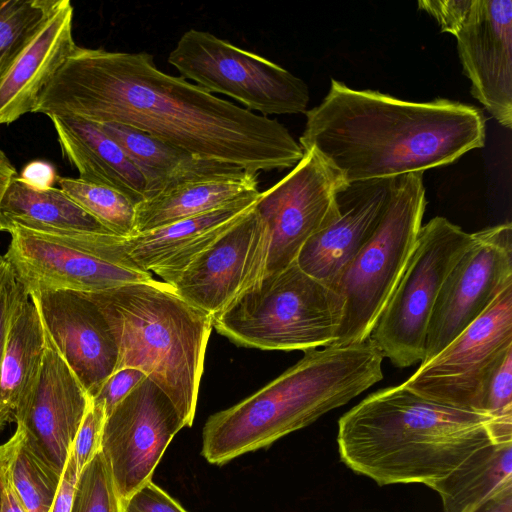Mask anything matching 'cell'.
Segmentation results:
<instances>
[{
	"instance_id": "obj_1",
	"label": "cell",
	"mask_w": 512,
	"mask_h": 512,
	"mask_svg": "<svg viewBox=\"0 0 512 512\" xmlns=\"http://www.w3.org/2000/svg\"><path fill=\"white\" fill-rule=\"evenodd\" d=\"M33 113L126 125L255 174L293 168L304 154L279 121L164 73L147 52L77 46Z\"/></svg>"
},
{
	"instance_id": "obj_2",
	"label": "cell",
	"mask_w": 512,
	"mask_h": 512,
	"mask_svg": "<svg viewBox=\"0 0 512 512\" xmlns=\"http://www.w3.org/2000/svg\"><path fill=\"white\" fill-rule=\"evenodd\" d=\"M305 114L298 143L345 183L423 173L485 142V117L473 105L443 98L405 101L335 79L323 101Z\"/></svg>"
},
{
	"instance_id": "obj_3",
	"label": "cell",
	"mask_w": 512,
	"mask_h": 512,
	"mask_svg": "<svg viewBox=\"0 0 512 512\" xmlns=\"http://www.w3.org/2000/svg\"><path fill=\"white\" fill-rule=\"evenodd\" d=\"M490 419L427 400L400 384L370 394L339 419V454L350 469L381 486L429 487L491 443Z\"/></svg>"
},
{
	"instance_id": "obj_4",
	"label": "cell",
	"mask_w": 512,
	"mask_h": 512,
	"mask_svg": "<svg viewBox=\"0 0 512 512\" xmlns=\"http://www.w3.org/2000/svg\"><path fill=\"white\" fill-rule=\"evenodd\" d=\"M383 358L369 339L305 351L270 383L207 419L202 455L222 465L312 424L382 380Z\"/></svg>"
},
{
	"instance_id": "obj_5",
	"label": "cell",
	"mask_w": 512,
	"mask_h": 512,
	"mask_svg": "<svg viewBox=\"0 0 512 512\" xmlns=\"http://www.w3.org/2000/svg\"><path fill=\"white\" fill-rule=\"evenodd\" d=\"M87 295L115 335L116 371L144 372L172 401L184 426H192L212 316L156 280Z\"/></svg>"
},
{
	"instance_id": "obj_6",
	"label": "cell",
	"mask_w": 512,
	"mask_h": 512,
	"mask_svg": "<svg viewBox=\"0 0 512 512\" xmlns=\"http://www.w3.org/2000/svg\"><path fill=\"white\" fill-rule=\"evenodd\" d=\"M343 307L335 290L294 262L243 290L212 325L238 346L305 352L334 344Z\"/></svg>"
},
{
	"instance_id": "obj_7",
	"label": "cell",
	"mask_w": 512,
	"mask_h": 512,
	"mask_svg": "<svg viewBox=\"0 0 512 512\" xmlns=\"http://www.w3.org/2000/svg\"><path fill=\"white\" fill-rule=\"evenodd\" d=\"M426 208L423 173L395 177L376 230L336 280L343 316L331 346L368 340L414 249Z\"/></svg>"
},
{
	"instance_id": "obj_8",
	"label": "cell",
	"mask_w": 512,
	"mask_h": 512,
	"mask_svg": "<svg viewBox=\"0 0 512 512\" xmlns=\"http://www.w3.org/2000/svg\"><path fill=\"white\" fill-rule=\"evenodd\" d=\"M4 258L30 295L42 291L99 293L155 279L128 255L115 234L48 233L9 225Z\"/></svg>"
},
{
	"instance_id": "obj_9",
	"label": "cell",
	"mask_w": 512,
	"mask_h": 512,
	"mask_svg": "<svg viewBox=\"0 0 512 512\" xmlns=\"http://www.w3.org/2000/svg\"><path fill=\"white\" fill-rule=\"evenodd\" d=\"M474 239L444 217L422 225L407 265L369 340L398 368L421 363L428 323L440 288Z\"/></svg>"
},
{
	"instance_id": "obj_10",
	"label": "cell",
	"mask_w": 512,
	"mask_h": 512,
	"mask_svg": "<svg viewBox=\"0 0 512 512\" xmlns=\"http://www.w3.org/2000/svg\"><path fill=\"white\" fill-rule=\"evenodd\" d=\"M168 62L186 80L212 94L231 97L262 116L307 111L309 90L302 79L207 31L183 33Z\"/></svg>"
},
{
	"instance_id": "obj_11",
	"label": "cell",
	"mask_w": 512,
	"mask_h": 512,
	"mask_svg": "<svg viewBox=\"0 0 512 512\" xmlns=\"http://www.w3.org/2000/svg\"><path fill=\"white\" fill-rule=\"evenodd\" d=\"M512 351V285L403 385L427 400L483 412L488 381ZM484 413V412H483Z\"/></svg>"
},
{
	"instance_id": "obj_12",
	"label": "cell",
	"mask_w": 512,
	"mask_h": 512,
	"mask_svg": "<svg viewBox=\"0 0 512 512\" xmlns=\"http://www.w3.org/2000/svg\"><path fill=\"white\" fill-rule=\"evenodd\" d=\"M303 152L286 176L260 192L254 205L263 231L261 279L296 262L305 243L333 217L336 192L346 184L314 150Z\"/></svg>"
},
{
	"instance_id": "obj_13",
	"label": "cell",
	"mask_w": 512,
	"mask_h": 512,
	"mask_svg": "<svg viewBox=\"0 0 512 512\" xmlns=\"http://www.w3.org/2000/svg\"><path fill=\"white\" fill-rule=\"evenodd\" d=\"M512 285V225L510 222L474 232V239L446 276L427 327L425 364Z\"/></svg>"
},
{
	"instance_id": "obj_14",
	"label": "cell",
	"mask_w": 512,
	"mask_h": 512,
	"mask_svg": "<svg viewBox=\"0 0 512 512\" xmlns=\"http://www.w3.org/2000/svg\"><path fill=\"white\" fill-rule=\"evenodd\" d=\"M183 427L172 401L148 376L106 416L100 451L122 500L151 481Z\"/></svg>"
},
{
	"instance_id": "obj_15",
	"label": "cell",
	"mask_w": 512,
	"mask_h": 512,
	"mask_svg": "<svg viewBox=\"0 0 512 512\" xmlns=\"http://www.w3.org/2000/svg\"><path fill=\"white\" fill-rule=\"evenodd\" d=\"M42 320V319H41ZM43 323V321H42ZM42 365L16 424L36 456L62 475L91 398L53 343L44 323Z\"/></svg>"
},
{
	"instance_id": "obj_16",
	"label": "cell",
	"mask_w": 512,
	"mask_h": 512,
	"mask_svg": "<svg viewBox=\"0 0 512 512\" xmlns=\"http://www.w3.org/2000/svg\"><path fill=\"white\" fill-rule=\"evenodd\" d=\"M262 266L263 231L253 206L169 285L182 299L213 317L261 279Z\"/></svg>"
},
{
	"instance_id": "obj_17",
	"label": "cell",
	"mask_w": 512,
	"mask_h": 512,
	"mask_svg": "<svg viewBox=\"0 0 512 512\" xmlns=\"http://www.w3.org/2000/svg\"><path fill=\"white\" fill-rule=\"evenodd\" d=\"M471 94L505 128L512 127V1L472 0L453 33Z\"/></svg>"
},
{
	"instance_id": "obj_18",
	"label": "cell",
	"mask_w": 512,
	"mask_h": 512,
	"mask_svg": "<svg viewBox=\"0 0 512 512\" xmlns=\"http://www.w3.org/2000/svg\"><path fill=\"white\" fill-rule=\"evenodd\" d=\"M57 349L92 399L116 371L119 351L99 305L85 293L30 294Z\"/></svg>"
},
{
	"instance_id": "obj_19",
	"label": "cell",
	"mask_w": 512,
	"mask_h": 512,
	"mask_svg": "<svg viewBox=\"0 0 512 512\" xmlns=\"http://www.w3.org/2000/svg\"><path fill=\"white\" fill-rule=\"evenodd\" d=\"M394 178L346 183L335 196L333 217L302 247L296 263L330 288L372 236L389 200Z\"/></svg>"
},
{
	"instance_id": "obj_20",
	"label": "cell",
	"mask_w": 512,
	"mask_h": 512,
	"mask_svg": "<svg viewBox=\"0 0 512 512\" xmlns=\"http://www.w3.org/2000/svg\"><path fill=\"white\" fill-rule=\"evenodd\" d=\"M74 9L59 0L30 42L0 77V124L33 112L46 85L77 47Z\"/></svg>"
},
{
	"instance_id": "obj_21",
	"label": "cell",
	"mask_w": 512,
	"mask_h": 512,
	"mask_svg": "<svg viewBox=\"0 0 512 512\" xmlns=\"http://www.w3.org/2000/svg\"><path fill=\"white\" fill-rule=\"evenodd\" d=\"M260 191L209 212L125 239L130 258L171 284L179 273L257 202Z\"/></svg>"
},
{
	"instance_id": "obj_22",
	"label": "cell",
	"mask_w": 512,
	"mask_h": 512,
	"mask_svg": "<svg viewBox=\"0 0 512 512\" xmlns=\"http://www.w3.org/2000/svg\"><path fill=\"white\" fill-rule=\"evenodd\" d=\"M63 157L79 178L115 189L135 204L145 200L144 179L122 148L98 124L74 117H49Z\"/></svg>"
},
{
	"instance_id": "obj_23",
	"label": "cell",
	"mask_w": 512,
	"mask_h": 512,
	"mask_svg": "<svg viewBox=\"0 0 512 512\" xmlns=\"http://www.w3.org/2000/svg\"><path fill=\"white\" fill-rule=\"evenodd\" d=\"M44 346V327L38 308L18 283L0 375V431L16 421L21 403L36 383Z\"/></svg>"
},
{
	"instance_id": "obj_24",
	"label": "cell",
	"mask_w": 512,
	"mask_h": 512,
	"mask_svg": "<svg viewBox=\"0 0 512 512\" xmlns=\"http://www.w3.org/2000/svg\"><path fill=\"white\" fill-rule=\"evenodd\" d=\"M258 175L243 170L195 178L167 188L136 204L135 234L209 212L258 192Z\"/></svg>"
},
{
	"instance_id": "obj_25",
	"label": "cell",
	"mask_w": 512,
	"mask_h": 512,
	"mask_svg": "<svg viewBox=\"0 0 512 512\" xmlns=\"http://www.w3.org/2000/svg\"><path fill=\"white\" fill-rule=\"evenodd\" d=\"M96 124L122 148L141 173L145 182V200L187 180L243 171L196 157L133 127L117 123Z\"/></svg>"
},
{
	"instance_id": "obj_26",
	"label": "cell",
	"mask_w": 512,
	"mask_h": 512,
	"mask_svg": "<svg viewBox=\"0 0 512 512\" xmlns=\"http://www.w3.org/2000/svg\"><path fill=\"white\" fill-rule=\"evenodd\" d=\"M3 229L15 224L48 233L114 234L62 189H38L15 177L0 205ZM116 235V234H115Z\"/></svg>"
},
{
	"instance_id": "obj_27",
	"label": "cell",
	"mask_w": 512,
	"mask_h": 512,
	"mask_svg": "<svg viewBox=\"0 0 512 512\" xmlns=\"http://www.w3.org/2000/svg\"><path fill=\"white\" fill-rule=\"evenodd\" d=\"M512 479V442L487 444L429 487L444 512H471L503 483Z\"/></svg>"
},
{
	"instance_id": "obj_28",
	"label": "cell",
	"mask_w": 512,
	"mask_h": 512,
	"mask_svg": "<svg viewBox=\"0 0 512 512\" xmlns=\"http://www.w3.org/2000/svg\"><path fill=\"white\" fill-rule=\"evenodd\" d=\"M62 189L81 208L116 235L135 234L136 204L121 192L73 177H58Z\"/></svg>"
},
{
	"instance_id": "obj_29",
	"label": "cell",
	"mask_w": 512,
	"mask_h": 512,
	"mask_svg": "<svg viewBox=\"0 0 512 512\" xmlns=\"http://www.w3.org/2000/svg\"><path fill=\"white\" fill-rule=\"evenodd\" d=\"M59 0H0V77L30 42Z\"/></svg>"
},
{
	"instance_id": "obj_30",
	"label": "cell",
	"mask_w": 512,
	"mask_h": 512,
	"mask_svg": "<svg viewBox=\"0 0 512 512\" xmlns=\"http://www.w3.org/2000/svg\"><path fill=\"white\" fill-rule=\"evenodd\" d=\"M61 475L41 461L25 441L13 461L10 481L26 512H50Z\"/></svg>"
},
{
	"instance_id": "obj_31",
	"label": "cell",
	"mask_w": 512,
	"mask_h": 512,
	"mask_svg": "<svg viewBox=\"0 0 512 512\" xmlns=\"http://www.w3.org/2000/svg\"><path fill=\"white\" fill-rule=\"evenodd\" d=\"M71 512H123V500L101 451L79 474Z\"/></svg>"
},
{
	"instance_id": "obj_32",
	"label": "cell",
	"mask_w": 512,
	"mask_h": 512,
	"mask_svg": "<svg viewBox=\"0 0 512 512\" xmlns=\"http://www.w3.org/2000/svg\"><path fill=\"white\" fill-rule=\"evenodd\" d=\"M105 419L104 407L91 400L71 449L79 474L101 449Z\"/></svg>"
},
{
	"instance_id": "obj_33",
	"label": "cell",
	"mask_w": 512,
	"mask_h": 512,
	"mask_svg": "<svg viewBox=\"0 0 512 512\" xmlns=\"http://www.w3.org/2000/svg\"><path fill=\"white\" fill-rule=\"evenodd\" d=\"M482 411L491 418L512 416V351L492 373L485 390Z\"/></svg>"
},
{
	"instance_id": "obj_34",
	"label": "cell",
	"mask_w": 512,
	"mask_h": 512,
	"mask_svg": "<svg viewBox=\"0 0 512 512\" xmlns=\"http://www.w3.org/2000/svg\"><path fill=\"white\" fill-rule=\"evenodd\" d=\"M146 377L144 372L136 368L117 370L106 379L91 400L102 405L107 416Z\"/></svg>"
},
{
	"instance_id": "obj_35",
	"label": "cell",
	"mask_w": 512,
	"mask_h": 512,
	"mask_svg": "<svg viewBox=\"0 0 512 512\" xmlns=\"http://www.w3.org/2000/svg\"><path fill=\"white\" fill-rule=\"evenodd\" d=\"M123 512H188L168 493L152 481L147 482L128 499Z\"/></svg>"
},
{
	"instance_id": "obj_36",
	"label": "cell",
	"mask_w": 512,
	"mask_h": 512,
	"mask_svg": "<svg viewBox=\"0 0 512 512\" xmlns=\"http://www.w3.org/2000/svg\"><path fill=\"white\" fill-rule=\"evenodd\" d=\"M471 3L472 0H421L418 7L438 22L442 32L453 35L466 17Z\"/></svg>"
},
{
	"instance_id": "obj_37",
	"label": "cell",
	"mask_w": 512,
	"mask_h": 512,
	"mask_svg": "<svg viewBox=\"0 0 512 512\" xmlns=\"http://www.w3.org/2000/svg\"><path fill=\"white\" fill-rule=\"evenodd\" d=\"M78 477L79 471L76 461L72 453H70L50 512H71Z\"/></svg>"
},
{
	"instance_id": "obj_38",
	"label": "cell",
	"mask_w": 512,
	"mask_h": 512,
	"mask_svg": "<svg viewBox=\"0 0 512 512\" xmlns=\"http://www.w3.org/2000/svg\"><path fill=\"white\" fill-rule=\"evenodd\" d=\"M18 283L11 270L0 290V375L10 316L16 301Z\"/></svg>"
},
{
	"instance_id": "obj_39",
	"label": "cell",
	"mask_w": 512,
	"mask_h": 512,
	"mask_svg": "<svg viewBox=\"0 0 512 512\" xmlns=\"http://www.w3.org/2000/svg\"><path fill=\"white\" fill-rule=\"evenodd\" d=\"M23 438L24 431L21 427L17 426L11 438L0 445V512L10 478L11 467Z\"/></svg>"
},
{
	"instance_id": "obj_40",
	"label": "cell",
	"mask_w": 512,
	"mask_h": 512,
	"mask_svg": "<svg viewBox=\"0 0 512 512\" xmlns=\"http://www.w3.org/2000/svg\"><path fill=\"white\" fill-rule=\"evenodd\" d=\"M18 176L28 185L38 189L53 187L59 177L55 167L42 160L29 162Z\"/></svg>"
},
{
	"instance_id": "obj_41",
	"label": "cell",
	"mask_w": 512,
	"mask_h": 512,
	"mask_svg": "<svg viewBox=\"0 0 512 512\" xmlns=\"http://www.w3.org/2000/svg\"><path fill=\"white\" fill-rule=\"evenodd\" d=\"M471 512H512V479L503 483Z\"/></svg>"
},
{
	"instance_id": "obj_42",
	"label": "cell",
	"mask_w": 512,
	"mask_h": 512,
	"mask_svg": "<svg viewBox=\"0 0 512 512\" xmlns=\"http://www.w3.org/2000/svg\"><path fill=\"white\" fill-rule=\"evenodd\" d=\"M19 174L8 158V156L0 149V205L4 195L9 188L12 180ZM0 231H4L0 214Z\"/></svg>"
},
{
	"instance_id": "obj_43",
	"label": "cell",
	"mask_w": 512,
	"mask_h": 512,
	"mask_svg": "<svg viewBox=\"0 0 512 512\" xmlns=\"http://www.w3.org/2000/svg\"><path fill=\"white\" fill-rule=\"evenodd\" d=\"M1 512H26L9 478Z\"/></svg>"
},
{
	"instance_id": "obj_44",
	"label": "cell",
	"mask_w": 512,
	"mask_h": 512,
	"mask_svg": "<svg viewBox=\"0 0 512 512\" xmlns=\"http://www.w3.org/2000/svg\"><path fill=\"white\" fill-rule=\"evenodd\" d=\"M10 272L11 267L9 266L4 256L0 255V290L3 284L5 283L7 277L9 276Z\"/></svg>"
}]
</instances>
